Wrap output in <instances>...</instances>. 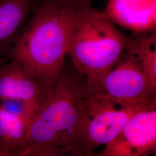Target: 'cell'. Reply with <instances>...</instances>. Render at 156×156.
<instances>
[{"instance_id": "cell-9", "label": "cell", "mask_w": 156, "mask_h": 156, "mask_svg": "<svg viewBox=\"0 0 156 156\" xmlns=\"http://www.w3.org/2000/svg\"><path fill=\"white\" fill-rule=\"evenodd\" d=\"M38 0H0V58H8Z\"/></svg>"}, {"instance_id": "cell-12", "label": "cell", "mask_w": 156, "mask_h": 156, "mask_svg": "<svg viewBox=\"0 0 156 156\" xmlns=\"http://www.w3.org/2000/svg\"><path fill=\"white\" fill-rule=\"evenodd\" d=\"M0 156H12L11 151L0 140Z\"/></svg>"}, {"instance_id": "cell-7", "label": "cell", "mask_w": 156, "mask_h": 156, "mask_svg": "<svg viewBox=\"0 0 156 156\" xmlns=\"http://www.w3.org/2000/svg\"><path fill=\"white\" fill-rule=\"evenodd\" d=\"M49 88L16 61L0 58V101H19L37 112Z\"/></svg>"}, {"instance_id": "cell-8", "label": "cell", "mask_w": 156, "mask_h": 156, "mask_svg": "<svg viewBox=\"0 0 156 156\" xmlns=\"http://www.w3.org/2000/svg\"><path fill=\"white\" fill-rule=\"evenodd\" d=\"M102 13L114 24L133 32L156 29V0H108Z\"/></svg>"}, {"instance_id": "cell-13", "label": "cell", "mask_w": 156, "mask_h": 156, "mask_svg": "<svg viewBox=\"0 0 156 156\" xmlns=\"http://www.w3.org/2000/svg\"><path fill=\"white\" fill-rule=\"evenodd\" d=\"M57 1L68 3V4H81L87 2H89L90 0H56Z\"/></svg>"}, {"instance_id": "cell-5", "label": "cell", "mask_w": 156, "mask_h": 156, "mask_svg": "<svg viewBox=\"0 0 156 156\" xmlns=\"http://www.w3.org/2000/svg\"><path fill=\"white\" fill-rule=\"evenodd\" d=\"M156 103L114 102L91 95L87 90L79 138L80 156H91L95 148L108 144L134 114L156 106Z\"/></svg>"}, {"instance_id": "cell-2", "label": "cell", "mask_w": 156, "mask_h": 156, "mask_svg": "<svg viewBox=\"0 0 156 156\" xmlns=\"http://www.w3.org/2000/svg\"><path fill=\"white\" fill-rule=\"evenodd\" d=\"M86 85L62 71L29 123L13 156H80Z\"/></svg>"}, {"instance_id": "cell-4", "label": "cell", "mask_w": 156, "mask_h": 156, "mask_svg": "<svg viewBox=\"0 0 156 156\" xmlns=\"http://www.w3.org/2000/svg\"><path fill=\"white\" fill-rule=\"evenodd\" d=\"M87 78V91L95 97L122 103L156 102V86L124 51L109 69Z\"/></svg>"}, {"instance_id": "cell-6", "label": "cell", "mask_w": 156, "mask_h": 156, "mask_svg": "<svg viewBox=\"0 0 156 156\" xmlns=\"http://www.w3.org/2000/svg\"><path fill=\"white\" fill-rule=\"evenodd\" d=\"M156 151V109L153 106L134 114L99 156H147Z\"/></svg>"}, {"instance_id": "cell-10", "label": "cell", "mask_w": 156, "mask_h": 156, "mask_svg": "<svg viewBox=\"0 0 156 156\" xmlns=\"http://www.w3.org/2000/svg\"><path fill=\"white\" fill-rule=\"evenodd\" d=\"M134 58L156 86V31L134 32L124 50Z\"/></svg>"}, {"instance_id": "cell-3", "label": "cell", "mask_w": 156, "mask_h": 156, "mask_svg": "<svg viewBox=\"0 0 156 156\" xmlns=\"http://www.w3.org/2000/svg\"><path fill=\"white\" fill-rule=\"evenodd\" d=\"M128 38L90 5L74 27L68 55L78 72L88 78L112 67L123 54Z\"/></svg>"}, {"instance_id": "cell-1", "label": "cell", "mask_w": 156, "mask_h": 156, "mask_svg": "<svg viewBox=\"0 0 156 156\" xmlns=\"http://www.w3.org/2000/svg\"><path fill=\"white\" fill-rule=\"evenodd\" d=\"M90 5L44 0L35 8L8 57L48 87L62 71L74 27Z\"/></svg>"}, {"instance_id": "cell-11", "label": "cell", "mask_w": 156, "mask_h": 156, "mask_svg": "<svg viewBox=\"0 0 156 156\" xmlns=\"http://www.w3.org/2000/svg\"><path fill=\"white\" fill-rule=\"evenodd\" d=\"M29 122L9 111L0 103V140L11 151L12 156L27 131Z\"/></svg>"}]
</instances>
